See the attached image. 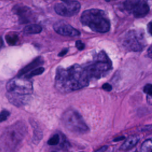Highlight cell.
Listing matches in <instances>:
<instances>
[{
    "mask_svg": "<svg viewBox=\"0 0 152 152\" xmlns=\"http://www.w3.org/2000/svg\"><path fill=\"white\" fill-rule=\"evenodd\" d=\"M53 29L57 33L62 36L75 37L80 35L78 30L64 21L56 22L53 25Z\"/></svg>",
    "mask_w": 152,
    "mask_h": 152,
    "instance_id": "9c48e42d",
    "label": "cell"
},
{
    "mask_svg": "<svg viewBox=\"0 0 152 152\" xmlns=\"http://www.w3.org/2000/svg\"><path fill=\"white\" fill-rule=\"evenodd\" d=\"M124 46L131 51H141L146 45L143 33L138 30H131L126 33L123 40Z\"/></svg>",
    "mask_w": 152,
    "mask_h": 152,
    "instance_id": "8992f818",
    "label": "cell"
},
{
    "mask_svg": "<svg viewBox=\"0 0 152 152\" xmlns=\"http://www.w3.org/2000/svg\"><path fill=\"white\" fill-rule=\"evenodd\" d=\"M106 147H103L102 148H101L100 149L97 150V151H104L106 150Z\"/></svg>",
    "mask_w": 152,
    "mask_h": 152,
    "instance_id": "f546056e",
    "label": "cell"
},
{
    "mask_svg": "<svg viewBox=\"0 0 152 152\" xmlns=\"http://www.w3.org/2000/svg\"><path fill=\"white\" fill-rule=\"evenodd\" d=\"M46 1H52V0H45Z\"/></svg>",
    "mask_w": 152,
    "mask_h": 152,
    "instance_id": "d6a6232c",
    "label": "cell"
},
{
    "mask_svg": "<svg viewBox=\"0 0 152 152\" xmlns=\"http://www.w3.org/2000/svg\"><path fill=\"white\" fill-rule=\"evenodd\" d=\"M61 137L59 134L58 133L52 135V137H51L49 139V140L48 141V144L51 146H56L60 144V145L59 147L60 149H65L67 148L68 143L66 142V141L65 140L64 138H62L61 141Z\"/></svg>",
    "mask_w": 152,
    "mask_h": 152,
    "instance_id": "5bb4252c",
    "label": "cell"
},
{
    "mask_svg": "<svg viewBox=\"0 0 152 152\" xmlns=\"http://www.w3.org/2000/svg\"><path fill=\"white\" fill-rule=\"evenodd\" d=\"M80 7V4L78 1H68L56 4L54 9L58 15L64 17H72L79 12Z\"/></svg>",
    "mask_w": 152,
    "mask_h": 152,
    "instance_id": "ba28073f",
    "label": "cell"
},
{
    "mask_svg": "<svg viewBox=\"0 0 152 152\" xmlns=\"http://www.w3.org/2000/svg\"><path fill=\"white\" fill-rule=\"evenodd\" d=\"M4 45V41H3V39L1 37H0V48H2Z\"/></svg>",
    "mask_w": 152,
    "mask_h": 152,
    "instance_id": "f1b7e54d",
    "label": "cell"
},
{
    "mask_svg": "<svg viewBox=\"0 0 152 152\" xmlns=\"http://www.w3.org/2000/svg\"><path fill=\"white\" fill-rule=\"evenodd\" d=\"M102 88H103V90H104L106 91H110L112 89V86L109 83H104L102 86Z\"/></svg>",
    "mask_w": 152,
    "mask_h": 152,
    "instance_id": "603a6c76",
    "label": "cell"
},
{
    "mask_svg": "<svg viewBox=\"0 0 152 152\" xmlns=\"http://www.w3.org/2000/svg\"><path fill=\"white\" fill-rule=\"evenodd\" d=\"M124 138H125L124 137H117V138H115V139L113 140V141H118L122 140H123V139H124Z\"/></svg>",
    "mask_w": 152,
    "mask_h": 152,
    "instance_id": "83f0119b",
    "label": "cell"
},
{
    "mask_svg": "<svg viewBox=\"0 0 152 152\" xmlns=\"http://www.w3.org/2000/svg\"><path fill=\"white\" fill-rule=\"evenodd\" d=\"M147 31L152 36V21L148 23L147 25Z\"/></svg>",
    "mask_w": 152,
    "mask_h": 152,
    "instance_id": "cb8c5ba5",
    "label": "cell"
},
{
    "mask_svg": "<svg viewBox=\"0 0 152 152\" xmlns=\"http://www.w3.org/2000/svg\"><path fill=\"white\" fill-rule=\"evenodd\" d=\"M64 125L70 131L77 134H84L88 131V127L81 115L76 110L69 109L65 112L62 117Z\"/></svg>",
    "mask_w": 152,
    "mask_h": 152,
    "instance_id": "5b68a950",
    "label": "cell"
},
{
    "mask_svg": "<svg viewBox=\"0 0 152 152\" xmlns=\"http://www.w3.org/2000/svg\"><path fill=\"white\" fill-rule=\"evenodd\" d=\"M10 112L7 110H3L0 112V123L7 120L10 116Z\"/></svg>",
    "mask_w": 152,
    "mask_h": 152,
    "instance_id": "44dd1931",
    "label": "cell"
},
{
    "mask_svg": "<svg viewBox=\"0 0 152 152\" xmlns=\"http://www.w3.org/2000/svg\"><path fill=\"white\" fill-rule=\"evenodd\" d=\"M44 71H45V69H44L43 67L40 66V67H38V68H36L33 69L30 72H27V74H24V77L27 78H30L33 76L40 75L41 74H42L43 72Z\"/></svg>",
    "mask_w": 152,
    "mask_h": 152,
    "instance_id": "e0dca14e",
    "label": "cell"
},
{
    "mask_svg": "<svg viewBox=\"0 0 152 152\" xmlns=\"http://www.w3.org/2000/svg\"><path fill=\"white\" fill-rule=\"evenodd\" d=\"M61 1H62V2H66V1H68V0H61Z\"/></svg>",
    "mask_w": 152,
    "mask_h": 152,
    "instance_id": "4dcf8cb0",
    "label": "cell"
},
{
    "mask_svg": "<svg viewBox=\"0 0 152 152\" xmlns=\"http://www.w3.org/2000/svg\"><path fill=\"white\" fill-rule=\"evenodd\" d=\"M7 97L9 101L15 106H21L26 104L28 100V95H22L8 92Z\"/></svg>",
    "mask_w": 152,
    "mask_h": 152,
    "instance_id": "7c38bea8",
    "label": "cell"
},
{
    "mask_svg": "<svg viewBox=\"0 0 152 152\" xmlns=\"http://www.w3.org/2000/svg\"><path fill=\"white\" fill-rule=\"evenodd\" d=\"M140 138L137 135H131L128 138L126 141L122 144L120 149L122 150H128L134 147L139 141Z\"/></svg>",
    "mask_w": 152,
    "mask_h": 152,
    "instance_id": "9a60e30c",
    "label": "cell"
},
{
    "mask_svg": "<svg viewBox=\"0 0 152 152\" xmlns=\"http://www.w3.org/2000/svg\"><path fill=\"white\" fill-rule=\"evenodd\" d=\"M13 12L19 17V21L21 23L29 22V18L31 14V10L29 7L18 4L14 7Z\"/></svg>",
    "mask_w": 152,
    "mask_h": 152,
    "instance_id": "30bf717a",
    "label": "cell"
},
{
    "mask_svg": "<svg viewBox=\"0 0 152 152\" xmlns=\"http://www.w3.org/2000/svg\"><path fill=\"white\" fill-rule=\"evenodd\" d=\"M42 30V27L39 25L36 24H28L26 26L24 29L23 31L26 34H38L40 33Z\"/></svg>",
    "mask_w": 152,
    "mask_h": 152,
    "instance_id": "2e32d148",
    "label": "cell"
},
{
    "mask_svg": "<svg viewBox=\"0 0 152 152\" xmlns=\"http://www.w3.org/2000/svg\"><path fill=\"white\" fill-rule=\"evenodd\" d=\"M111 68V61L102 52L98 54L97 59L93 63L84 68L89 79L100 78L105 75Z\"/></svg>",
    "mask_w": 152,
    "mask_h": 152,
    "instance_id": "277c9868",
    "label": "cell"
},
{
    "mask_svg": "<svg viewBox=\"0 0 152 152\" xmlns=\"http://www.w3.org/2000/svg\"><path fill=\"white\" fill-rule=\"evenodd\" d=\"M149 10L150 8L147 0H138L137 4L132 12L135 18H142L148 13Z\"/></svg>",
    "mask_w": 152,
    "mask_h": 152,
    "instance_id": "8fae6325",
    "label": "cell"
},
{
    "mask_svg": "<svg viewBox=\"0 0 152 152\" xmlns=\"http://www.w3.org/2000/svg\"><path fill=\"white\" fill-rule=\"evenodd\" d=\"M146 99H147V103L150 104V105H152V94L150 96H147L146 97Z\"/></svg>",
    "mask_w": 152,
    "mask_h": 152,
    "instance_id": "484cf974",
    "label": "cell"
},
{
    "mask_svg": "<svg viewBox=\"0 0 152 152\" xmlns=\"http://www.w3.org/2000/svg\"><path fill=\"white\" fill-rule=\"evenodd\" d=\"M147 54H148V56L152 59V46L148 49L147 50Z\"/></svg>",
    "mask_w": 152,
    "mask_h": 152,
    "instance_id": "4316f807",
    "label": "cell"
},
{
    "mask_svg": "<svg viewBox=\"0 0 152 152\" xmlns=\"http://www.w3.org/2000/svg\"><path fill=\"white\" fill-rule=\"evenodd\" d=\"M138 0H126L124 2V8L128 11H132L137 4Z\"/></svg>",
    "mask_w": 152,
    "mask_h": 152,
    "instance_id": "d6986e66",
    "label": "cell"
},
{
    "mask_svg": "<svg viewBox=\"0 0 152 152\" xmlns=\"http://www.w3.org/2000/svg\"><path fill=\"white\" fill-rule=\"evenodd\" d=\"M75 46H76L77 48L79 50H81L84 49V47H85L84 43L81 40H80L76 41Z\"/></svg>",
    "mask_w": 152,
    "mask_h": 152,
    "instance_id": "7402d4cb",
    "label": "cell"
},
{
    "mask_svg": "<svg viewBox=\"0 0 152 152\" xmlns=\"http://www.w3.org/2000/svg\"><path fill=\"white\" fill-rule=\"evenodd\" d=\"M68 49H67V48L64 49L62 50H61L59 52V53L58 54V56H64L68 52Z\"/></svg>",
    "mask_w": 152,
    "mask_h": 152,
    "instance_id": "d4e9b609",
    "label": "cell"
},
{
    "mask_svg": "<svg viewBox=\"0 0 152 152\" xmlns=\"http://www.w3.org/2000/svg\"><path fill=\"white\" fill-rule=\"evenodd\" d=\"M27 132L26 124L18 122L7 128L0 137V149L2 151H14L21 145Z\"/></svg>",
    "mask_w": 152,
    "mask_h": 152,
    "instance_id": "7a4b0ae2",
    "label": "cell"
},
{
    "mask_svg": "<svg viewBox=\"0 0 152 152\" xmlns=\"http://www.w3.org/2000/svg\"><path fill=\"white\" fill-rule=\"evenodd\" d=\"M141 150L142 151H152V141L150 140L145 141L141 145Z\"/></svg>",
    "mask_w": 152,
    "mask_h": 152,
    "instance_id": "ffe728a7",
    "label": "cell"
},
{
    "mask_svg": "<svg viewBox=\"0 0 152 152\" xmlns=\"http://www.w3.org/2000/svg\"><path fill=\"white\" fill-rule=\"evenodd\" d=\"M106 1H107V2H109V1H112V0H105Z\"/></svg>",
    "mask_w": 152,
    "mask_h": 152,
    "instance_id": "1f68e13d",
    "label": "cell"
},
{
    "mask_svg": "<svg viewBox=\"0 0 152 152\" xmlns=\"http://www.w3.org/2000/svg\"><path fill=\"white\" fill-rule=\"evenodd\" d=\"M81 22L84 26L97 33L107 32L110 23L104 12L99 9H90L84 11L81 16Z\"/></svg>",
    "mask_w": 152,
    "mask_h": 152,
    "instance_id": "3957f363",
    "label": "cell"
},
{
    "mask_svg": "<svg viewBox=\"0 0 152 152\" xmlns=\"http://www.w3.org/2000/svg\"><path fill=\"white\" fill-rule=\"evenodd\" d=\"M89 80L84 68L74 64L66 68H57L55 86L61 93H69L87 86Z\"/></svg>",
    "mask_w": 152,
    "mask_h": 152,
    "instance_id": "6da1fadb",
    "label": "cell"
},
{
    "mask_svg": "<svg viewBox=\"0 0 152 152\" xmlns=\"http://www.w3.org/2000/svg\"><path fill=\"white\" fill-rule=\"evenodd\" d=\"M5 39L8 45H15L16 43L18 42V36L17 34H15V33L8 34L5 36Z\"/></svg>",
    "mask_w": 152,
    "mask_h": 152,
    "instance_id": "ac0fdd59",
    "label": "cell"
},
{
    "mask_svg": "<svg viewBox=\"0 0 152 152\" xmlns=\"http://www.w3.org/2000/svg\"><path fill=\"white\" fill-rule=\"evenodd\" d=\"M8 92L22 95H29L33 92V84L29 78L22 77L9 81L6 86Z\"/></svg>",
    "mask_w": 152,
    "mask_h": 152,
    "instance_id": "52a82bcc",
    "label": "cell"
},
{
    "mask_svg": "<svg viewBox=\"0 0 152 152\" xmlns=\"http://www.w3.org/2000/svg\"><path fill=\"white\" fill-rule=\"evenodd\" d=\"M43 63V60L40 56L36 58L31 62H30L29 64L26 65L25 67H24L18 72V77H22L24 74L36 68L37 66H39L42 65Z\"/></svg>",
    "mask_w": 152,
    "mask_h": 152,
    "instance_id": "4fadbf2b",
    "label": "cell"
}]
</instances>
